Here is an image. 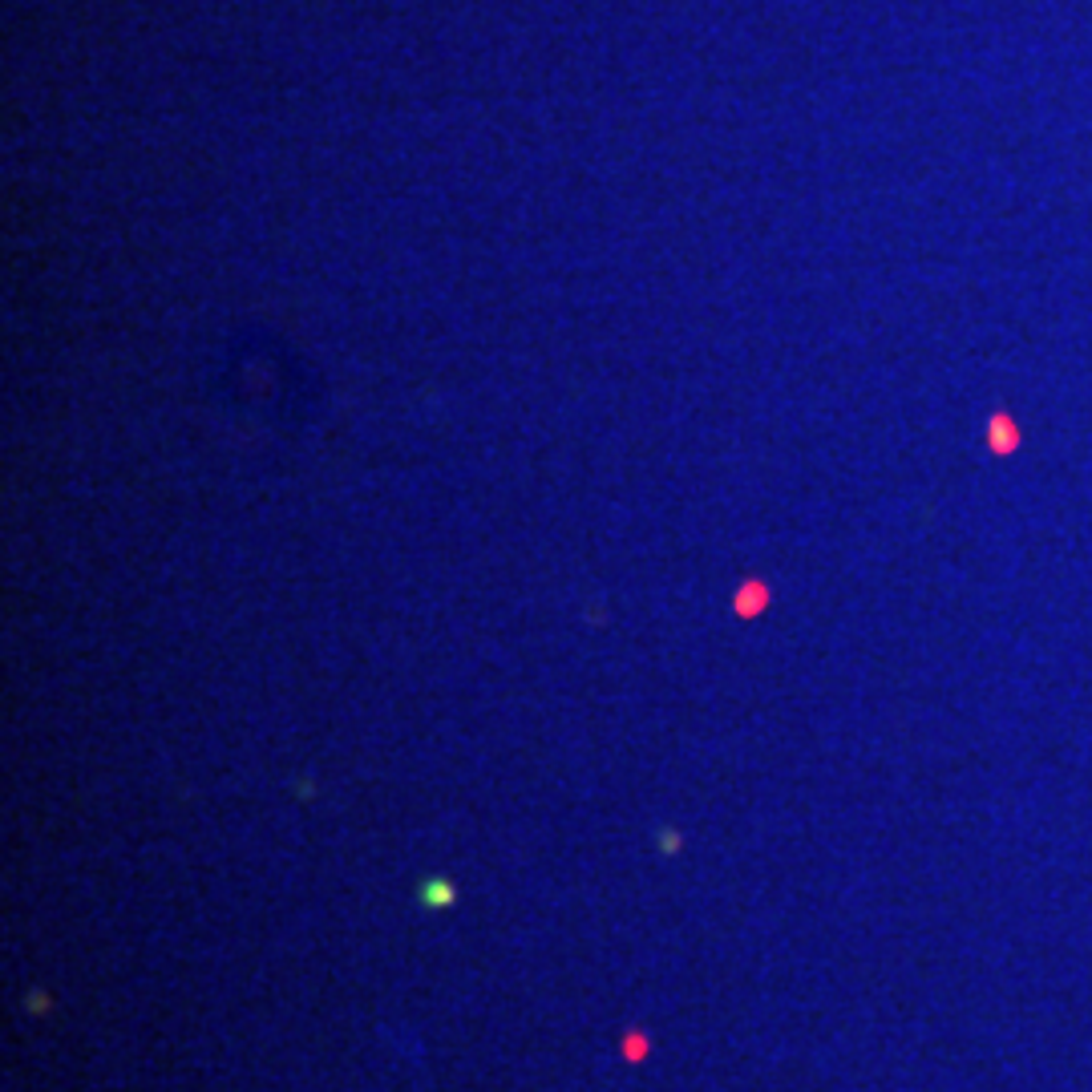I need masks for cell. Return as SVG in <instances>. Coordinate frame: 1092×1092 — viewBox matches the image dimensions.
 Segmentation results:
<instances>
[{"instance_id": "6da1fadb", "label": "cell", "mask_w": 1092, "mask_h": 1092, "mask_svg": "<svg viewBox=\"0 0 1092 1092\" xmlns=\"http://www.w3.org/2000/svg\"><path fill=\"white\" fill-rule=\"evenodd\" d=\"M421 894H425V902H430V906H450L454 902V890L446 882H425Z\"/></svg>"}]
</instances>
